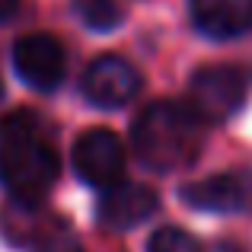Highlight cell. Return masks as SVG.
I'll list each match as a JSON object with an SVG mask.
<instances>
[{
    "mask_svg": "<svg viewBox=\"0 0 252 252\" xmlns=\"http://www.w3.org/2000/svg\"><path fill=\"white\" fill-rule=\"evenodd\" d=\"M58 150L35 112L16 109L0 122V179L6 195L23 211H32L58 182Z\"/></svg>",
    "mask_w": 252,
    "mask_h": 252,
    "instance_id": "obj_1",
    "label": "cell"
},
{
    "mask_svg": "<svg viewBox=\"0 0 252 252\" xmlns=\"http://www.w3.org/2000/svg\"><path fill=\"white\" fill-rule=\"evenodd\" d=\"M134 154L144 166L157 172H172L198 160L204 144V122L182 102H154L134 118L131 128Z\"/></svg>",
    "mask_w": 252,
    "mask_h": 252,
    "instance_id": "obj_2",
    "label": "cell"
},
{
    "mask_svg": "<svg viewBox=\"0 0 252 252\" xmlns=\"http://www.w3.org/2000/svg\"><path fill=\"white\" fill-rule=\"evenodd\" d=\"M246 74L233 64L198 67L189 83V109L201 122H227L246 102Z\"/></svg>",
    "mask_w": 252,
    "mask_h": 252,
    "instance_id": "obj_3",
    "label": "cell"
},
{
    "mask_svg": "<svg viewBox=\"0 0 252 252\" xmlns=\"http://www.w3.org/2000/svg\"><path fill=\"white\" fill-rule=\"evenodd\" d=\"M125 163H128L125 144L109 128H90L74 144V169L80 172L83 182L96 185V189L118 185V179L125 172Z\"/></svg>",
    "mask_w": 252,
    "mask_h": 252,
    "instance_id": "obj_4",
    "label": "cell"
},
{
    "mask_svg": "<svg viewBox=\"0 0 252 252\" xmlns=\"http://www.w3.org/2000/svg\"><path fill=\"white\" fill-rule=\"evenodd\" d=\"M13 67L23 77L26 86H32L38 93H51L64 80L67 55H64V45L55 35L32 32V35H23L13 45Z\"/></svg>",
    "mask_w": 252,
    "mask_h": 252,
    "instance_id": "obj_5",
    "label": "cell"
},
{
    "mask_svg": "<svg viewBox=\"0 0 252 252\" xmlns=\"http://www.w3.org/2000/svg\"><path fill=\"white\" fill-rule=\"evenodd\" d=\"M80 90L86 102H93L96 109H122L125 102L137 96L141 90V74L131 61L118 55H102L83 70Z\"/></svg>",
    "mask_w": 252,
    "mask_h": 252,
    "instance_id": "obj_6",
    "label": "cell"
},
{
    "mask_svg": "<svg viewBox=\"0 0 252 252\" xmlns=\"http://www.w3.org/2000/svg\"><path fill=\"white\" fill-rule=\"evenodd\" d=\"M179 198L195 211L233 214L252 204V176L249 172H214L208 179L182 185Z\"/></svg>",
    "mask_w": 252,
    "mask_h": 252,
    "instance_id": "obj_7",
    "label": "cell"
},
{
    "mask_svg": "<svg viewBox=\"0 0 252 252\" xmlns=\"http://www.w3.org/2000/svg\"><path fill=\"white\" fill-rule=\"evenodd\" d=\"M160 208V195H157L150 185L141 182H118L112 189H105L102 201L96 208V217L102 227L109 230H131L137 223L150 220Z\"/></svg>",
    "mask_w": 252,
    "mask_h": 252,
    "instance_id": "obj_8",
    "label": "cell"
},
{
    "mask_svg": "<svg viewBox=\"0 0 252 252\" xmlns=\"http://www.w3.org/2000/svg\"><path fill=\"white\" fill-rule=\"evenodd\" d=\"M189 10L208 38H236L252 29V0H189Z\"/></svg>",
    "mask_w": 252,
    "mask_h": 252,
    "instance_id": "obj_9",
    "label": "cell"
},
{
    "mask_svg": "<svg viewBox=\"0 0 252 252\" xmlns=\"http://www.w3.org/2000/svg\"><path fill=\"white\" fill-rule=\"evenodd\" d=\"M74 16L93 32H112L122 26V6L115 0H70Z\"/></svg>",
    "mask_w": 252,
    "mask_h": 252,
    "instance_id": "obj_10",
    "label": "cell"
},
{
    "mask_svg": "<svg viewBox=\"0 0 252 252\" xmlns=\"http://www.w3.org/2000/svg\"><path fill=\"white\" fill-rule=\"evenodd\" d=\"M147 252H201V243L179 227H163L147 240Z\"/></svg>",
    "mask_w": 252,
    "mask_h": 252,
    "instance_id": "obj_11",
    "label": "cell"
},
{
    "mask_svg": "<svg viewBox=\"0 0 252 252\" xmlns=\"http://www.w3.org/2000/svg\"><path fill=\"white\" fill-rule=\"evenodd\" d=\"M35 252H83V246L67 233H45V240L35 246Z\"/></svg>",
    "mask_w": 252,
    "mask_h": 252,
    "instance_id": "obj_12",
    "label": "cell"
},
{
    "mask_svg": "<svg viewBox=\"0 0 252 252\" xmlns=\"http://www.w3.org/2000/svg\"><path fill=\"white\" fill-rule=\"evenodd\" d=\"M19 3H23V0H0V23H6V19L16 16Z\"/></svg>",
    "mask_w": 252,
    "mask_h": 252,
    "instance_id": "obj_13",
    "label": "cell"
},
{
    "mask_svg": "<svg viewBox=\"0 0 252 252\" xmlns=\"http://www.w3.org/2000/svg\"><path fill=\"white\" fill-rule=\"evenodd\" d=\"M0 93H3V83H0Z\"/></svg>",
    "mask_w": 252,
    "mask_h": 252,
    "instance_id": "obj_14",
    "label": "cell"
}]
</instances>
